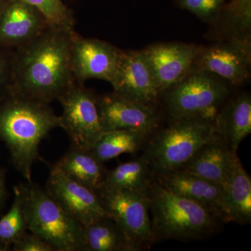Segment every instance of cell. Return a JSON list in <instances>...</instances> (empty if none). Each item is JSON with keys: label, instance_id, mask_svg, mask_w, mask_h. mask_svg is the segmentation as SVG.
I'll list each match as a JSON object with an SVG mask.
<instances>
[{"label": "cell", "instance_id": "24", "mask_svg": "<svg viewBox=\"0 0 251 251\" xmlns=\"http://www.w3.org/2000/svg\"><path fill=\"white\" fill-rule=\"evenodd\" d=\"M222 39L251 41V0H231L215 21Z\"/></svg>", "mask_w": 251, "mask_h": 251}, {"label": "cell", "instance_id": "8", "mask_svg": "<svg viewBox=\"0 0 251 251\" xmlns=\"http://www.w3.org/2000/svg\"><path fill=\"white\" fill-rule=\"evenodd\" d=\"M58 100L62 107L60 128L65 130L73 146L90 150L104 132L98 98L77 82Z\"/></svg>", "mask_w": 251, "mask_h": 251}, {"label": "cell", "instance_id": "22", "mask_svg": "<svg viewBox=\"0 0 251 251\" xmlns=\"http://www.w3.org/2000/svg\"><path fill=\"white\" fill-rule=\"evenodd\" d=\"M149 135L128 130L104 131L90 149L101 163L110 161L123 153L137 152Z\"/></svg>", "mask_w": 251, "mask_h": 251}, {"label": "cell", "instance_id": "12", "mask_svg": "<svg viewBox=\"0 0 251 251\" xmlns=\"http://www.w3.org/2000/svg\"><path fill=\"white\" fill-rule=\"evenodd\" d=\"M110 85L115 93L150 105H153L161 94L143 50H122L116 74Z\"/></svg>", "mask_w": 251, "mask_h": 251}, {"label": "cell", "instance_id": "2", "mask_svg": "<svg viewBox=\"0 0 251 251\" xmlns=\"http://www.w3.org/2000/svg\"><path fill=\"white\" fill-rule=\"evenodd\" d=\"M59 116L49 103L10 89L0 100V140L9 150L11 161L27 181L39 158V145L50 132L60 128Z\"/></svg>", "mask_w": 251, "mask_h": 251}, {"label": "cell", "instance_id": "18", "mask_svg": "<svg viewBox=\"0 0 251 251\" xmlns=\"http://www.w3.org/2000/svg\"><path fill=\"white\" fill-rule=\"evenodd\" d=\"M220 136L237 153L241 143L251 133V97L242 93L229 100L215 119Z\"/></svg>", "mask_w": 251, "mask_h": 251}, {"label": "cell", "instance_id": "31", "mask_svg": "<svg viewBox=\"0 0 251 251\" xmlns=\"http://www.w3.org/2000/svg\"><path fill=\"white\" fill-rule=\"evenodd\" d=\"M9 0H0V14H1V11L6 4L9 2Z\"/></svg>", "mask_w": 251, "mask_h": 251}, {"label": "cell", "instance_id": "26", "mask_svg": "<svg viewBox=\"0 0 251 251\" xmlns=\"http://www.w3.org/2000/svg\"><path fill=\"white\" fill-rule=\"evenodd\" d=\"M41 13L52 27L75 30V18L72 10L62 0H23Z\"/></svg>", "mask_w": 251, "mask_h": 251}, {"label": "cell", "instance_id": "23", "mask_svg": "<svg viewBox=\"0 0 251 251\" xmlns=\"http://www.w3.org/2000/svg\"><path fill=\"white\" fill-rule=\"evenodd\" d=\"M84 231L87 251H134L111 216L96 220Z\"/></svg>", "mask_w": 251, "mask_h": 251}, {"label": "cell", "instance_id": "10", "mask_svg": "<svg viewBox=\"0 0 251 251\" xmlns=\"http://www.w3.org/2000/svg\"><path fill=\"white\" fill-rule=\"evenodd\" d=\"M46 191L83 227L109 216L97 191L71 179L55 165L51 168Z\"/></svg>", "mask_w": 251, "mask_h": 251}, {"label": "cell", "instance_id": "27", "mask_svg": "<svg viewBox=\"0 0 251 251\" xmlns=\"http://www.w3.org/2000/svg\"><path fill=\"white\" fill-rule=\"evenodd\" d=\"M226 1V0H176V4L200 19L213 23Z\"/></svg>", "mask_w": 251, "mask_h": 251}, {"label": "cell", "instance_id": "6", "mask_svg": "<svg viewBox=\"0 0 251 251\" xmlns=\"http://www.w3.org/2000/svg\"><path fill=\"white\" fill-rule=\"evenodd\" d=\"M228 82L211 73L193 68L178 83L165 92L172 120L196 118L215 121L228 97Z\"/></svg>", "mask_w": 251, "mask_h": 251}, {"label": "cell", "instance_id": "11", "mask_svg": "<svg viewBox=\"0 0 251 251\" xmlns=\"http://www.w3.org/2000/svg\"><path fill=\"white\" fill-rule=\"evenodd\" d=\"M122 50L105 41L75 34L73 41V72L77 82L90 79L111 83L116 74Z\"/></svg>", "mask_w": 251, "mask_h": 251}, {"label": "cell", "instance_id": "9", "mask_svg": "<svg viewBox=\"0 0 251 251\" xmlns=\"http://www.w3.org/2000/svg\"><path fill=\"white\" fill-rule=\"evenodd\" d=\"M251 63V41L228 39L201 48L193 68L241 86L250 77Z\"/></svg>", "mask_w": 251, "mask_h": 251}, {"label": "cell", "instance_id": "3", "mask_svg": "<svg viewBox=\"0 0 251 251\" xmlns=\"http://www.w3.org/2000/svg\"><path fill=\"white\" fill-rule=\"evenodd\" d=\"M148 196L156 242L201 240L219 232L224 224L206 206L172 192L156 180L150 183Z\"/></svg>", "mask_w": 251, "mask_h": 251}, {"label": "cell", "instance_id": "1", "mask_svg": "<svg viewBox=\"0 0 251 251\" xmlns=\"http://www.w3.org/2000/svg\"><path fill=\"white\" fill-rule=\"evenodd\" d=\"M75 30L49 26L13 51L11 90L50 103L77 81L73 72Z\"/></svg>", "mask_w": 251, "mask_h": 251}, {"label": "cell", "instance_id": "29", "mask_svg": "<svg viewBox=\"0 0 251 251\" xmlns=\"http://www.w3.org/2000/svg\"><path fill=\"white\" fill-rule=\"evenodd\" d=\"M14 251H54L53 248L44 239L34 233L26 232L13 244Z\"/></svg>", "mask_w": 251, "mask_h": 251}, {"label": "cell", "instance_id": "16", "mask_svg": "<svg viewBox=\"0 0 251 251\" xmlns=\"http://www.w3.org/2000/svg\"><path fill=\"white\" fill-rule=\"evenodd\" d=\"M38 10L23 0H9L0 14V47L16 49L49 27Z\"/></svg>", "mask_w": 251, "mask_h": 251}, {"label": "cell", "instance_id": "15", "mask_svg": "<svg viewBox=\"0 0 251 251\" xmlns=\"http://www.w3.org/2000/svg\"><path fill=\"white\" fill-rule=\"evenodd\" d=\"M156 176V181L167 189L206 206L224 224L230 223L224 187L221 185L182 171Z\"/></svg>", "mask_w": 251, "mask_h": 251}, {"label": "cell", "instance_id": "25", "mask_svg": "<svg viewBox=\"0 0 251 251\" xmlns=\"http://www.w3.org/2000/svg\"><path fill=\"white\" fill-rule=\"evenodd\" d=\"M22 202L17 188H14V201L11 209L0 219V244L11 245L27 232Z\"/></svg>", "mask_w": 251, "mask_h": 251}, {"label": "cell", "instance_id": "21", "mask_svg": "<svg viewBox=\"0 0 251 251\" xmlns=\"http://www.w3.org/2000/svg\"><path fill=\"white\" fill-rule=\"evenodd\" d=\"M152 175L149 162L143 156L107 171L100 190L147 191Z\"/></svg>", "mask_w": 251, "mask_h": 251}, {"label": "cell", "instance_id": "5", "mask_svg": "<svg viewBox=\"0 0 251 251\" xmlns=\"http://www.w3.org/2000/svg\"><path fill=\"white\" fill-rule=\"evenodd\" d=\"M221 138L215 121L188 117L173 123L149 141L144 155L158 176L179 171L206 144Z\"/></svg>", "mask_w": 251, "mask_h": 251}, {"label": "cell", "instance_id": "30", "mask_svg": "<svg viewBox=\"0 0 251 251\" xmlns=\"http://www.w3.org/2000/svg\"><path fill=\"white\" fill-rule=\"evenodd\" d=\"M6 176L4 170L0 169V210L4 206L6 199Z\"/></svg>", "mask_w": 251, "mask_h": 251}, {"label": "cell", "instance_id": "20", "mask_svg": "<svg viewBox=\"0 0 251 251\" xmlns=\"http://www.w3.org/2000/svg\"><path fill=\"white\" fill-rule=\"evenodd\" d=\"M224 189L230 223L251 224V179L237 156L234 158Z\"/></svg>", "mask_w": 251, "mask_h": 251}, {"label": "cell", "instance_id": "19", "mask_svg": "<svg viewBox=\"0 0 251 251\" xmlns=\"http://www.w3.org/2000/svg\"><path fill=\"white\" fill-rule=\"evenodd\" d=\"M55 166L74 181L98 192L106 171L90 150L72 146Z\"/></svg>", "mask_w": 251, "mask_h": 251}, {"label": "cell", "instance_id": "13", "mask_svg": "<svg viewBox=\"0 0 251 251\" xmlns=\"http://www.w3.org/2000/svg\"><path fill=\"white\" fill-rule=\"evenodd\" d=\"M98 108L104 131L133 130L150 136L159 121L153 105L139 103L114 92L98 98Z\"/></svg>", "mask_w": 251, "mask_h": 251}, {"label": "cell", "instance_id": "14", "mask_svg": "<svg viewBox=\"0 0 251 251\" xmlns=\"http://www.w3.org/2000/svg\"><path fill=\"white\" fill-rule=\"evenodd\" d=\"M201 48L193 44L160 43L143 49L161 93L187 75Z\"/></svg>", "mask_w": 251, "mask_h": 251}, {"label": "cell", "instance_id": "17", "mask_svg": "<svg viewBox=\"0 0 251 251\" xmlns=\"http://www.w3.org/2000/svg\"><path fill=\"white\" fill-rule=\"evenodd\" d=\"M237 156L231 151L222 138L204 145L179 171L215 183L224 187L234 158Z\"/></svg>", "mask_w": 251, "mask_h": 251}, {"label": "cell", "instance_id": "4", "mask_svg": "<svg viewBox=\"0 0 251 251\" xmlns=\"http://www.w3.org/2000/svg\"><path fill=\"white\" fill-rule=\"evenodd\" d=\"M27 230L49 243L54 251H87L84 227L32 181L16 186Z\"/></svg>", "mask_w": 251, "mask_h": 251}, {"label": "cell", "instance_id": "7", "mask_svg": "<svg viewBox=\"0 0 251 251\" xmlns=\"http://www.w3.org/2000/svg\"><path fill=\"white\" fill-rule=\"evenodd\" d=\"M108 215L125 234L134 251L148 250L154 243L147 191L98 192Z\"/></svg>", "mask_w": 251, "mask_h": 251}, {"label": "cell", "instance_id": "28", "mask_svg": "<svg viewBox=\"0 0 251 251\" xmlns=\"http://www.w3.org/2000/svg\"><path fill=\"white\" fill-rule=\"evenodd\" d=\"M7 50L0 47V100L11 88L13 51Z\"/></svg>", "mask_w": 251, "mask_h": 251}]
</instances>
